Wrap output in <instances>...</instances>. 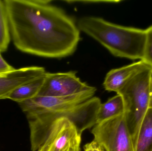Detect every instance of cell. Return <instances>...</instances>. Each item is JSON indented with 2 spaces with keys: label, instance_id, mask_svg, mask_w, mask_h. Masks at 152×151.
<instances>
[{
  "label": "cell",
  "instance_id": "1",
  "mask_svg": "<svg viewBox=\"0 0 152 151\" xmlns=\"http://www.w3.org/2000/svg\"><path fill=\"white\" fill-rule=\"evenodd\" d=\"M10 31L22 52L48 58L75 52L80 32L74 18L47 0H5Z\"/></svg>",
  "mask_w": 152,
  "mask_h": 151
},
{
  "label": "cell",
  "instance_id": "2",
  "mask_svg": "<svg viewBox=\"0 0 152 151\" xmlns=\"http://www.w3.org/2000/svg\"><path fill=\"white\" fill-rule=\"evenodd\" d=\"M96 88L64 97L37 95L19 103L26 113L30 129L31 150L37 151L50 134L54 122L61 118H68L81 136L85 130L96 124L101 105L99 98L94 97Z\"/></svg>",
  "mask_w": 152,
  "mask_h": 151
},
{
  "label": "cell",
  "instance_id": "3",
  "mask_svg": "<svg viewBox=\"0 0 152 151\" xmlns=\"http://www.w3.org/2000/svg\"><path fill=\"white\" fill-rule=\"evenodd\" d=\"M80 31L98 42L117 57L142 60L145 30L113 24L99 17L80 18L77 23Z\"/></svg>",
  "mask_w": 152,
  "mask_h": 151
},
{
  "label": "cell",
  "instance_id": "4",
  "mask_svg": "<svg viewBox=\"0 0 152 151\" xmlns=\"http://www.w3.org/2000/svg\"><path fill=\"white\" fill-rule=\"evenodd\" d=\"M152 79V69H145L133 77L117 93L124 100L126 123L135 151L139 129L149 108Z\"/></svg>",
  "mask_w": 152,
  "mask_h": 151
},
{
  "label": "cell",
  "instance_id": "5",
  "mask_svg": "<svg viewBox=\"0 0 152 151\" xmlns=\"http://www.w3.org/2000/svg\"><path fill=\"white\" fill-rule=\"evenodd\" d=\"M91 133L105 151H136L125 113L96 124Z\"/></svg>",
  "mask_w": 152,
  "mask_h": 151
},
{
  "label": "cell",
  "instance_id": "6",
  "mask_svg": "<svg viewBox=\"0 0 152 151\" xmlns=\"http://www.w3.org/2000/svg\"><path fill=\"white\" fill-rule=\"evenodd\" d=\"M93 87L82 82L75 71L54 73L46 72L43 84L37 95L67 96L89 90Z\"/></svg>",
  "mask_w": 152,
  "mask_h": 151
},
{
  "label": "cell",
  "instance_id": "7",
  "mask_svg": "<svg viewBox=\"0 0 152 151\" xmlns=\"http://www.w3.org/2000/svg\"><path fill=\"white\" fill-rule=\"evenodd\" d=\"M75 125L66 117L57 120L49 135L37 151H65L81 141Z\"/></svg>",
  "mask_w": 152,
  "mask_h": 151
},
{
  "label": "cell",
  "instance_id": "8",
  "mask_svg": "<svg viewBox=\"0 0 152 151\" xmlns=\"http://www.w3.org/2000/svg\"><path fill=\"white\" fill-rule=\"evenodd\" d=\"M46 73L43 67L31 66L0 74V99H8L14 90L44 76Z\"/></svg>",
  "mask_w": 152,
  "mask_h": 151
},
{
  "label": "cell",
  "instance_id": "9",
  "mask_svg": "<svg viewBox=\"0 0 152 151\" xmlns=\"http://www.w3.org/2000/svg\"><path fill=\"white\" fill-rule=\"evenodd\" d=\"M150 68L143 61L140 60L128 65L112 69L106 74L103 86L105 90L117 94L133 77Z\"/></svg>",
  "mask_w": 152,
  "mask_h": 151
},
{
  "label": "cell",
  "instance_id": "10",
  "mask_svg": "<svg viewBox=\"0 0 152 151\" xmlns=\"http://www.w3.org/2000/svg\"><path fill=\"white\" fill-rule=\"evenodd\" d=\"M125 106L121 95L117 94L104 103L101 104L97 112L96 124L125 113Z\"/></svg>",
  "mask_w": 152,
  "mask_h": 151
},
{
  "label": "cell",
  "instance_id": "11",
  "mask_svg": "<svg viewBox=\"0 0 152 151\" xmlns=\"http://www.w3.org/2000/svg\"><path fill=\"white\" fill-rule=\"evenodd\" d=\"M152 151V108H149L139 129L136 151Z\"/></svg>",
  "mask_w": 152,
  "mask_h": 151
},
{
  "label": "cell",
  "instance_id": "12",
  "mask_svg": "<svg viewBox=\"0 0 152 151\" xmlns=\"http://www.w3.org/2000/svg\"><path fill=\"white\" fill-rule=\"evenodd\" d=\"M45 75L17 88L12 92L8 99L19 103L34 97L43 84Z\"/></svg>",
  "mask_w": 152,
  "mask_h": 151
},
{
  "label": "cell",
  "instance_id": "13",
  "mask_svg": "<svg viewBox=\"0 0 152 151\" xmlns=\"http://www.w3.org/2000/svg\"><path fill=\"white\" fill-rule=\"evenodd\" d=\"M10 31L5 0H0V51H6L10 41Z\"/></svg>",
  "mask_w": 152,
  "mask_h": 151
},
{
  "label": "cell",
  "instance_id": "14",
  "mask_svg": "<svg viewBox=\"0 0 152 151\" xmlns=\"http://www.w3.org/2000/svg\"><path fill=\"white\" fill-rule=\"evenodd\" d=\"M146 40L142 60L152 70V25L145 29Z\"/></svg>",
  "mask_w": 152,
  "mask_h": 151
},
{
  "label": "cell",
  "instance_id": "15",
  "mask_svg": "<svg viewBox=\"0 0 152 151\" xmlns=\"http://www.w3.org/2000/svg\"><path fill=\"white\" fill-rule=\"evenodd\" d=\"M84 151H105L102 146L96 141L93 140L84 146Z\"/></svg>",
  "mask_w": 152,
  "mask_h": 151
},
{
  "label": "cell",
  "instance_id": "16",
  "mask_svg": "<svg viewBox=\"0 0 152 151\" xmlns=\"http://www.w3.org/2000/svg\"><path fill=\"white\" fill-rule=\"evenodd\" d=\"M13 66L9 64L1 55L0 51V74L5 73L15 70Z\"/></svg>",
  "mask_w": 152,
  "mask_h": 151
},
{
  "label": "cell",
  "instance_id": "17",
  "mask_svg": "<svg viewBox=\"0 0 152 151\" xmlns=\"http://www.w3.org/2000/svg\"><path fill=\"white\" fill-rule=\"evenodd\" d=\"M80 142L81 141L78 142L74 146H72L70 148V151H80Z\"/></svg>",
  "mask_w": 152,
  "mask_h": 151
},
{
  "label": "cell",
  "instance_id": "18",
  "mask_svg": "<svg viewBox=\"0 0 152 151\" xmlns=\"http://www.w3.org/2000/svg\"><path fill=\"white\" fill-rule=\"evenodd\" d=\"M149 108H152V79L151 81V86H150V104Z\"/></svg>",
  "mask_w": 152,
  "mask_h": 151
},
{
  "label": "cell",
  "instance_id": "19",
  "mask_svg": "<svg viewBox=\"0 0 152 151\" xmlns=\"http://www.w3.org/2000/svg\"><path fill=\"white\" fill-rule=\"evenodd\" d=\"M70 148H68V149H67L65 151H70Z\"/></svg>",
  "mask_w": 152,
  "mask_h": 151
},
{
  "label": "cell",
  "instance_id": "20",
  "mask_svg": "<svg viewBox=\"0 0 152 151\" xmlns=\"http://www.w3.org/2000/svg\"></svg>",
  "mask_w": 152,
  "mask_h": 151
}]
</instances>
